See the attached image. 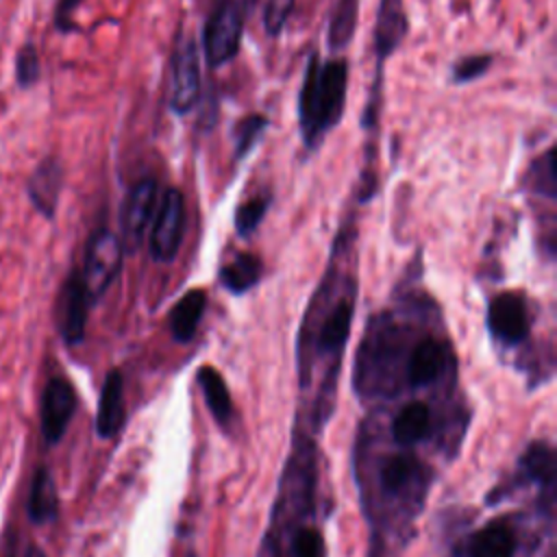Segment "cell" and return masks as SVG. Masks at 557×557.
<instances>
[{
    "instance_id": "30",
    "label": "cell",
    "mask_w": 557,
    "mask_h": 557,
    "mask_svg": "<svg viewBox=\"0 0 557 557\" xmlns=\"http://www.w3.org/2000/svg\"><path fill=\"white\" fill-rule=\"evenodd\" d=\"M39 57H37V50L33 44H26L22 46L20 54H17V83L22 87H30L37 78H39Z\"/></svg>"
},
{
    "instance_id": "12",
    "label": "cell",
    "mask_w": 557,
    "mask_h": 557,
    "mask_svg": "<svg viewBox=\"0 0 557 557\" xmlns=\"http://www.w3.org/2000/svg\"><path fill=\"white\" fill-rule=\"evenodd\" d=\"M124 424V381L120 370H111L102 383L96 413V431L100 437H115Z\"/></svg>"
},
{
    "instance_id": "31",
    "label": "cell",
    "mask_w": 557,
    "mask_h": 557,
    "mask_svg": "<svg viewBox=\"0 0 557 557\" xmlns=\"http://www.w3.org/2000/svg\"><path fill=\"white\" fill-rule=\"evenodd\" d=\"M78 4H81V0H59V2H57L54 22H57V28H59L61 33H67V30H74V28H76L74 22H72V17H74V11H76Z\"/></svg>"
},
{
    "instance_id": "21",
    "label": "cell",
    "mask_w": 557,
    "mask_h": 557,
    "mask_svg": "<svg viewBox=\"0 0 557 557\" xmlns=\"http://www.w3.org/2000/svg\"><path fill=\"white\" fill-rule=\"evenodd\" d=\"M359 20V0H337L329 15L326 44L331 52H342L350 46Z\"/></svg>"
},
{
    "instance_id": "24",
    "label": "cell",
    "mask_w": 557,
    "mask_h": 557,
    "mask_svg": "<svg viewBox=\"0 0 557 557\" xmlns=\"http://www.w3.org/2000/svg\"><path fill=\"white\" fill-rule=\"evenodd\" d=\"M268 128V117L265 115H246L235 124L233 131V141H235V159H244L263 137Z\"/></svg>"
},
{
    "instance_id": "26",
    "label": "cell",
    "mask_w": 557,
    "mask_h": 557,
    "mask_svg": "<svg viewBox=\"0 0 557 557\" xmlns=\"http://www.w3.org/2000/svg\"><path fill=\"white\" fill-rule=\"evenodd\" d=\"M529 185L533 187V191L546 196V198H555V150H546L529 170L527 176Z\"/></svg>"
},
{
    "instance_id": "20",
    "label": "cell",
    "mask_w": 557,
    "mask_h": 557,
    "mask_svg": "<svg viewBox=\"0 0 557 557\" xmlns=\"http://www.w3.org/2000/svg\"><path fill=\"white\" fill-rule=\"evenodd\" d=\"M424 474L422 463L409 455V453H396L389 455L379 470V479H381V487L387 494H398L405 487H409L411 483H416V479H420Z\"/></svg>"
},
{
    "instance_id": "9",
    "label": "cell",
    "mask_w": 557,
    "mask_h": 557,
    "mask_svg": "<svg viewBox=\"0 0 557 557\" xmlns=\"http://www.w3.org/2000/svg\"><path fill=\"white\" fill-rule=\"evenodd\" d=\"M409 22L405 13L403 0H381L376 24H374V52H376V76L374 81L381 83L383 78V63L385 59L403 44L407 35Z\"/></svg>"
},
{
    "instance_id": "16",
    "label": "cell",
    "mask_w": 557,
    "mask_h": 557,
    "mask_svg": "<svg viewBox=\"0 0 557 557\" xmlns=\"http://www.w3.org/2000/svg\"><path fill=\"white\" fill-rule=\"evenodd\" d=\"M205 309H207V292L205 289H191L183 298H178L168 318L172 337L181 344L189 342L198 331Z\"/></svg>"
},
{
    "instance_id": "27",
    "label": "cell",
    "mask_w": 557,
    "mask_h": 557,
    "mask_svg": "<svg viewBox=\"0 0 557 557\" xmlns=\"http://www.w3.org/2000/svg\"><path fill=\"white\" fill-rule=\"evenodd\" d=\"M490 65H492V54H468V57H461L453 65V83L455 85L472 83V81L481 78L483 74H487Z\"/></svg>"
},
{
    "instance_id": "32",
    "label": "cell",
    "mask_w": 557,
    "mask_h": 557,
    "mask_svg": "<svg viewBox=\"0 0 557 557\" xmlns=\"http://www.w3.org/2000/svg\"><path fill=\"white\" fill-rule=\"evenodd\" d=\"M26 557H44V553L37 548V546H33L30 550H28V555Z\"/></svg>"
},
{
    "instance_id": "29",
    "label": "cell",
    "mask_w": 557,
    "mask_h": 557,
    "mask_svg": "<svg viewBox=\"0 0 557 557\" xmlns=\"http://www.w3.org/2000/svg\"><path fill=\"white\" fill-rule=\"evenodd\" d=\"M292 555L294 557H326L324 537L315 529H300L292 540Z\"/></svg>"
},
{
    "instance_id": "8",
    "label": "cell",
    "mask_w": 557,
    "mask_h": 557,
    "mask_svg": "<svg viewBox=\"0 0 557 557\" xmlns=\"http://www.w3.org/2000/svg\"><path fill=\"white\" fill-rule=\"evenodd\" d=\"M487 326L496 339L509 346L520 344L529 335V315L524 300L511 292L492 298L487 307Z\"/></svg>"
},
{
    "instance_id": "17",
    "label": "cell",
    "mask_w": 557,
    "mask_h": 557,
    "mask_svg": "<svg viewBox=\"0 0 557 557\" xmlns=\"http://www.w3.org/2000/svg\"><path fill=\"white\" fill-rule=\"evenodd\" d=\"M429 431H431V411L422 400H409L394 416L392 437L403 446L422 442L429 435Z\"/></svg>"
},
{
    "instance_id": "13",
    "label": "cell",
    "mask_w": 557,
    "mask_h": 557,
    "mask_svg": "<svg viewBox=\"0 0 557 557\" xmlns=\"http://www.w3.org/2000/svg\"><path fill=\"white\" fill-rule=\"evenodd\" d=\"M61 185H63V168L52 157L44 159L28 181V196L33 205L48 218L54 215Z\"/></svg>"
},
{
    "instance_id": "25",
    "label": "cell",
    "mask_w": 557,
    "mask_h": 557,
    "mask_svg": "<svg viewBox=\"0 0 557 557\" xmlns=\"http://www.w3.org/2000/svg\"><path fill=\"white\" fill-rule=\"evenodd\" d=\"M270 196L268 194H259L248 198L246 202H242L235 211V231L239 237H248L257 231V226L261 224V220L265 218L268 209H270Z\"/></svg>"
},
{
    "instance_id": "1",
    "label": "cell",
    "mask_w": 557,
    "mask_h": 557,
    "mask_svg": "<svg viewBox=\"0 0 557 557\" xmlns=\"http://www.w3.org/2000/svg\"><path fill=\"white\" fill-rule=\"evenodd\" d=\"M348 63L342 57L322 61L315 52L307 61L298 94V128L302 144L313 150L339 124L346 109Z\"/></svg>"
},
{
    "instance_id": "6",
    "label": "cell",
    "mask_w": 557,
    "mask_h": 557,
    "mask_svg": "<svg viewBox=\"0 0 557 557\" xmlns=\"http://www.w3.org/2000/svg\"><path fill=\"white\" fill-rule=\"evenodd\" d=\"M157 207V181L146 176L137 181L124 198L120 211V244L126 252H135L146 235V228Z\"/></svg>"
},
{
    "instance_id": "2",
    "label": "cell",
    "mask_w": 557,
    "mask_h": 557,
    "mask_svg": "<svg viewBox=\"0 0 557 557\" xmlns=\"http://www.w3.org/2000/svg\"><path fill=\"white\" fill-rule=\"evenodd\" d=\"M244 9L237 0H222L207 17L202 30V52L211 70L231 63L242 44Z\"/></svg>"
},
{
    "instance_id": "14",
    "label": "cell",
    "mask_w": 557,
    "mask_h": 557,
    "mask_svg": "<svg viewBox=\"0 0 557 557\" xmlns=\"http://www.w3.org/2000/svg\"><path fill=\"white\" fill-rule=\"evenodd\" d=\"M516 546H518V540L511 524L503 518H496L483 524L472 535L468 557H513Z\"/></svg>"
},
{
    "instance_id": "19",
    "label": "cell",
    "mask_w": 557,
    "mask_h": 557,
    "mask_svg": "<svg viewBox=\"0 0 557 557\" xmlns=\"http://www.w3.org/2000/svg\"><path fill=\"white\" fill-rule=\"evenodd\" d=\"M198 385L202 389V396H205V403H207L211 416L222 426H228L233 420V400H231V394H228V387H226L222 374L211 366H202L198 370Z\"/></svg>"
},
{
    "instance_id": "18",
    "label": "cell",
    "mask_w": 557,
    "mask_h": 557,
    "mask_svg": "<svg viewBox=\"0 0 557 557\" xmlns=\"http://www.w3.org/2000/svg\"><path fill=\"white\" fill-rule=\"evenodd\" d=\"M518 474L524 483L553 490L555 483V453L546 442H533L520 457Z\"/></svg>"
},
{
    "instance_id": "7",
    "label": "cell",
    "mask_w": 557,
    "mask_h": 557,
    "mask_svg": "<svg viewBox=\"0 0 557 557\" xmlns=\"http://www.w3.org/2000/svg\"><path fill=\"white\" fill-rule=\"evenodd\" d=\"M76 409V392L74 387L61 379L54 376L46 383L44 396H41V433L48 444H57Z\"/></svg>"
},
{
    "instance_id": "28",
    "label": "cell",
    "mask_w": 557,
    "mask_h": 557,
    "mask_svg": "<svg viewBox=\"0 0 557 557\" xmlns=\"http://www.w3.org/2000/svg\"><path fill=\"white\" fill-rule=\"evenodd\" d=\"M294 11V0H265L263 7V28L268 35L276 37L285 28Z\"/></svg>"
},
{
    "instance_id": "15",
    "label": "cell",
    "mask_w": 557,
    "mask_h": 557,
    "mask_svg": "<svg viewBox=\"0 0 557 557\" xmlns=\"http://www.w3.org/2000/svg\"><path fill=\"white\" fill-rule=\"evenodd\" d=\"M352 315H355V298L352 296H344L333 311L326 315V320L322 322L320 331H318V348L320 352L326 355H342L346 339L350 335V326H352Z\"/></svg>"
},
{
    "instance_id": "10",
    "label": "cell",
    "mask_w": 557,
    "mask_h": 557,
    "mask_svg": "<svg viewBox=\"0 0 557 557\" xmlns=\"http://www.w3.org/2000/svg\"><path fill=\"white\" fill-rule=\"evenodd\" d=\"M89 298L78 272H72L59 294V331L67 344H78L85 337Z\"/></svg>"
},
{
    "instance_id": "23",
    "label": "cell",
    "mask_w": 557,
    "mask_h": 557,
    "mask_svg": "<svg viewBox=\"0 0 557 557\" xmlns=\"http://www.w3.org/2000/svg\"><path fill=\"white\" fill-rule=\"evenodd\" d=\"M261 278V259L250 252L237 255L231 263H226L220 272V281L224 289L231 294H244L252 289Z\"/></svg>"
},
{
    "instance_id": "22",
    "label": "cell",
    "mask_w": 557,
    "mask_h": 557,
    "mask_svg": "<svg viewBox=\"0 0 557 557\" xmlns=\"http://www.w3.org/2000/svg\"><path fill=\"white\" fill-rule=\"evenodd\" d=\"M59 513V496L52 481V474L48 468H39L28 496V516L33 522H50Z\"/></svg>"
},
{
    "instance_id": "11",
    "label": "cell",
    "mask_w": 557,
    "mask_h": 557,
    "mask_svg": "<svg viewBox=\"0 0 557 557\" xmlns=\"http://www.w3.org/2000/svg\"><path fill=\"white\" fill-rule=\"evenodd\" d=\"M448 363V346L440 339L426 337L418 342L407 361V381L411 387L431 385Z\"/></svg>"
},
{
    "instance_id": "5",
    "label": "cell",
    "mask_w": 557,
    "mask_h": 557,
    "mask_svg": "<svg viewBox=\"0 0 557 557\" xmlns=\"http://www.w3.org/2000/svg\"><path fill=\"white\" fill-rule=\"evenodd\" d=\"M200 98V61L191 37H181L172 52L170 109L178 115L189 113Z\"/></svg>"
},
{
    "instance_id": "3",
    "label": "cell",
    "mask_w": 557,
    "mask_h": 557,
    "mask_svg": "<svg viewBox=\"0 0 557 557\" xmlns=\"http://www.w3.org/2000/svg\"><path fill=\"white\" fill-rule=\"evenodd\" d=\"M122 244L120 237L107 228L96 231L85 248V263L81 274L89 302H96L122 270Z\"/></svg>"
},
{
    "instance_id": "4",
    "label": "cell",
    "mask_w": 557,
    "mask_h": 557,
    "mask_svg": "<svg viewBox=\"0 0 557 557\" xmlns=\"http://www.w3.org/2000/svg\"><path fill=\"white\" fill-rule=\"evenodd\" d=\"M185 233V198L178 189L170 187L157 207L152 233H150V255L159 263H170L178 255Z\"/></svg>"
}]
</instances>
